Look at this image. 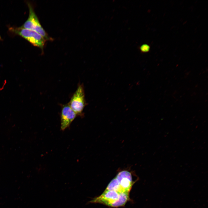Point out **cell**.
Wrapping results in <instances>:
<instances>
[{
	"mask_svg": "<svg viewBox=\"0 0 208 208\" xmlns=\"http://www.w3.org/2000/svg\"><path fill=\"white\" fill-rule=\"evenodd\" d=\"M1 38V36H0V40Z\"/></svg>",
	"mask_w": 208,
	"mask_h": 208,
	"instance_id": "obj_9",
	"label": "cell"
},
{
	"mask_svg": "<svg viewBox=\"0 0 208 208\" xmlns=\"http://www.w3.org/2000/svg\"><path fill=\"white\" fill-rule=\"evenodd\" d=\"M118 181L120 186L125 192L129 193L133 184L131 175L127 171L120 172L115 177Z\"/></svg>",
	"mask_w": 208,
	"mask_h": 208,
	"instance_id": "obj_6",
	"label": "cell"
},
{
	"mask_svg": "<svg viewBox=\"0 0 208 208\" xmlns=\"http://www.w3.org/2000/svg\"><path fill=\"white\" fill-rule=\"evenodd\" d=\"M68 104L77 115H80L82 113L86 105L82 84H79L78 86Z\"/></svg>",
	"mask_w": 208,
	"mask_h": 208,
	"instance_id": "obj_2",
	"label": "cell"
},
{
	"mask_svg": "<svg viewBox=\"0 0 208 208\" xmlns=\"http://www.w3.org/2000/svg\"><path fill=\"white\" fill-rule=\"evenodd\" d=\"M122 193L105 190L100 196L94 198L89 202L103 204L113 207H119V198Z\"/></svg>",
	"mask_w": 208,
	"mask_h": 208,
	"instance_id": "obj_4",
	"label": "cell"
},
{
	"mask_svg": "<svg viewBox=\"0 0 208 208\" xmlns=\"http://www.w3.org/2000/svg\"><path fill=\"white\" fill-rule=\"evenodd\" d=\"M10 30L16 34L25 39L33 45L42 50L43 49L46 40L37 32L21 27L11 28Z\"/></svg>",
	"mask_w": 208,
	"mask_h": 208,
	"instance_id": "obj_1",
	"label": "cell"
},
{
	"mask_svg": "<svg viewBox=\"0 0 208 208\" xmlns=\"http://www.w3.org/2000/svg\"><path fill=\"white\" fill-rule=\"evenodd\" d=\"M29 13L27 20L21 27L34 31L43 36L46 40L49 37L40 24L37 16L31 4L27 3Z\"/></svg>",
	"mask_w": 208,
	"mask_h": 208,
	"instance_id": "obj_3",
	"label": "cell"
},
{
	"mask_svg": "<svg viewBox=\"0 0 208 208\" xmlns=\"http://www.w3.org/2000/svg\"><path fill=\"white\" fill-rule=\"evenodd\" d=\"M105 190L114 191L119 193L125 192L120 187L118 181L116 177L109 183Z\"/></svg>",
	"mask_w": 208,
	"mask_h": 208,
	"instance_id": "obj_7",
	"label": "cell"
},
{
	"mask_svg": "<svg viewBox=\"0 0 208 208\" xmlns=\"http://www.w3.org/2000/svg\"><path fill=\"white\" fill-rule=\"evenodd\" d=\"M150 49V46L147 44H143L140 47L141 51L143 52H148Z\"/></svg>",
	"mask_w": 208,
	"mask_h": 208,
	"instance_id": "obj_8",
	"label": "cell"
},
{
	"mask_svg": "<svg viewBox=\"0 0 208 208\" xmlns=\"http://www.w3.org/2000/svg\"><path fill=\"white\" fill-rule=\"evenodd\" d=\"M68 104L63 105L61 113V129L64 130L68 127L77 116Z\"/></svg>",
	"mask_w": 208,
	"mask_h": 208,
	"instance_id": "obj_5",
	"label": "cell"
}]
</instances>
